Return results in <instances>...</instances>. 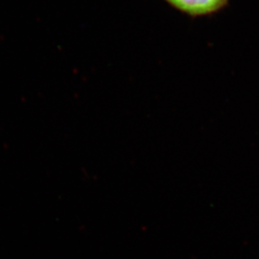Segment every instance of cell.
<instances>
[{
  "instance_id": "obj_1",
  "label": "cell",
  "mask_w": 259,
  "mask_h": 259,
  "mask_svg": "<svg viewBox=\"0 0 259 259\" xmlns=\"http://www.w3.org/2000/svg\"><path fill=\"white\" fill-rule=\"evenodd\" d=\"M178 11L190 17L208 16L224 9L229 0H163Z\"/></svg>"
}]
</instances>
